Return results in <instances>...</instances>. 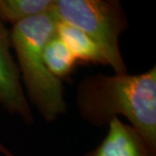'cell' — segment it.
<instances>
[{"mask_svg": "<svg viewBox=\"0 0 156 156\" xmlns=\"http://www.w3.org/2000/svg\"><path fill=\"white\" fill-rule=\"evenodd\" d=\"M52 12L59 22L79 29L93 39L115 74L128 73L119 38L128 29V20L118 0H55Z\"/></svg>", "mask_w": 156, "mask_h": 156, "instance_id": "obj_3", "label": "cell"}, {"mask_svg": "<svg viewBox=\"0 0 156 156\" xmlns=\"http://www.w3.org/2000/svg\"><path fill=\"white\" fill-rule=\"evenodd\" d=\"M11 48V32L0 20V104L11 115L21 117L26 123H32V112L21 85Z\"/></svg>", "mask_w": 156, "mask_h": 156, "instance_id": "obj_4", "label": "cell"}, {"mask_svg": "<svg viewBox=\"0 0 156 156\" xmlns=\"http://www.w3.org/2000/svg\"><path fill=\"white\" fill-rule=\"evenodd\" d=\"M56 33L67 45L77 62L108 65L106 57L100 47L83 31L70 24L58 21Z\"/></svg>", "mask_w": 156, "mask_h": 156, "instance_id": "obj_6", "label": "cell"}, {"mask_svg": "<svg viewBox=\"0 0 156 156\" xmlns=\"http://www.w3.org/2000/svg\"><path fill=\"white\" fill-rule=\"evenodd\" d=\"M44 59L50 73L60 80L69 77L77 62L76 56L56 33L45 44Z\"/></svg>", "mask_w": 156, "mask_h": 156, "instance_id": "obj_7", "label": "cell"}, {"mask_svg": "<svg viewBox=\"0 0 156 156\" xmlns=\"http://www.w3.org/2000/svg\"><path fill=\"white\" fill-rule=\"evenodd\" d=\"M105 138L84 156H156V148L131 125L118 117L109 122Z\"/></svg>", "mask_w": 156, "mask_h": 156, "instance_id": "obj_5", "label": "cell"}, {"mask_svg": "<svg viewBox=\"0 0 156 156\" xmlns=\"http://www.w3.org/2000/svg\"><path fill=\"white\" fill-rule=\"evenodd\" d=\"M55 0H0V20L12 25L50 12Z\"/></svg>", "mask_w": 156, "mask_h": 156, "instance_id": "obj_8", "label": "cell"}, {"mask_svg": "<svg viewBox=\"0 0 156 156\" xmlns=\"http://www.w3.org/2000/svg\"><path fill=\"white\" fill-rule=\"evenodd\" d=\"M0 153L1 154H3L5 156H14L12 154H11L10 151L8 150L6 147H5L4 146L2 145L1 143H0Z\"/></svg>", "mask_w": 156, "mask_h": 156, "instance_id": "obj_9", "label": "cell"}, {"mask_svg": "<svg viewBox=\"0 0 156 156\" xmlns=\"http://www.w3.org/2000/svg\"><path fill=\"white\" fill-rule=\"evenodd\" d=\"M80 115L95 127L123 115L156 148V67L136 75L96 74L76 88Z\"/></svg>", "mask_w": 156, "mask_h": 156, "instance_id": "obj_1", "label": "cell"}, {"mask_svg": "<svg viewBox=\"0 0 156 156\" xmlns=\"http://www.w3.org/2000/svg\"><path fill=\"white\" fill-rule=\"evenodd\" d=\"M57 22L51 10L13 24L10 31L29 100L47 122H55L67 110L62 80L50 73L44 59V48L56 33Z\"/></svg>", "mask_w": 156, "mask_h": 156, "instance_id": "obj_2", "label": "cell"}]
</instances>
